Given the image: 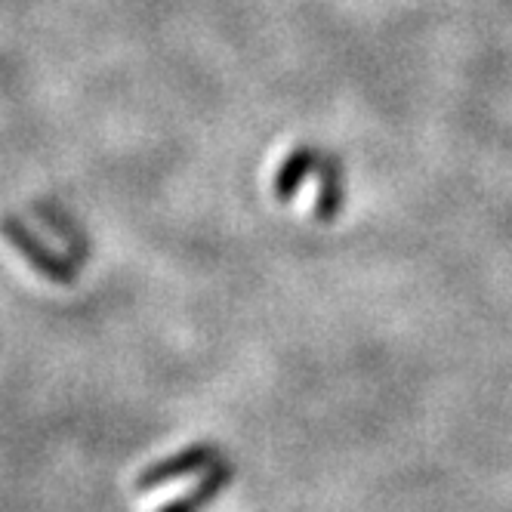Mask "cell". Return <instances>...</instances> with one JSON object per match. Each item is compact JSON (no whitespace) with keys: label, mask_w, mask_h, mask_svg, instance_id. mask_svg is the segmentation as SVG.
<instances>
[{"label":"cell","mask_w":512,"mask_h":512,"mask_svg":"<svg viewBox=\"0 0 512 512\" xmlns=\"http://www.w3.org/2000/svg\"><path fill=\"white\" fill-rule=\"evenodd\" d=\"M0 235H4L22 253V260L31 263V269H38L47 281H53V284H71V281H75V266H71L68 260H62L56 250H50L38 235H34L22 223V219L0 216Z\"/></svg>","instance_id":"obj_1"},{"label":"cell","mask_w":512,"mask_h":512,"mask_svg":"<svg viewBox=\"0 0 512 512\" xmlns=\"http://www.w3.org/2000/svg\"><path fill=\"white\" fill-rule=\"evenodd\" d=\"M219 460V448L210 445V442H195V445H186L182 451L145 466L136 479V491H152V488H161V485H170L176 479H186V475H195V472H204L210 469L213 463Z\"/></svg>","instance_id":"obj_2"},{"label":"cell","mask_w":512,"mask_h":512,"mask_svg":"<svg viewBox=\"0 0 512 512\" xmlns=\"http://www.w3.org/2000/svg\"><path fill=\"white\" fill-rule=\"evenodd\" d=\"M346 204V179L343 164L337 155H321L318 161V195H315V216L321 223H334Z\"/></svg>","instance_id":"obj_3"},{"label":"cell","mask_w":512,"mask_h":512,"mask_svg":"<svg viewBox=\"0 0 512 512\" xmlns=\"http://www.w3.org/2000/svg\"><path fill=\"white\" fill-rule=\"evenodd\" d=\"M318 161H321V152L315 149V145H297V149L284 158V164L275 173V182H272L275 198L278 201H290V198H294L303 189V182L312 173H318Z\"/></svg>","instance_id":"obj_4"},{"label":"cell","mask_w":512,"mask_h":512,"mask_svg":"<svg viewBox=\"0 0 512 512\" xmlns=\"http://www.w3.org/2000/svg\"><path fill=\"white\" fill-rule=\"evenodd\" d=\"M229 482H232V466L223 463V460H216V463L207 469L204 479H201L189 494H182V497L170 500V503L161 506L158 512H201V509L210 506V500H213L219 491H223Z\"/></svg>","instance_id":"obj_5"}]
</instances>
